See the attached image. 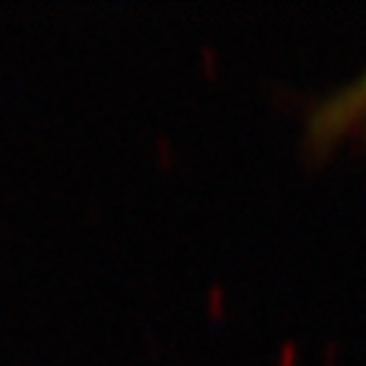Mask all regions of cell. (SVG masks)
<instances>
[{"label":"cell","mask_w":366,"mask_h":366,"mask_svg":"<svg viewBox=\"0 0 366 366\" xmlns=\"http://www.w3.org/2000/svg\"><path fill=\"white\" fill-rule=\"evenodd\" d=\"M366 136V74L328 95L306 120V144L312 152H326L345 138Z\"/></svg>","instance_id":"cell-1"}]
</instances>
